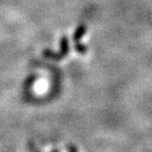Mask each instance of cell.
I'll use <instances>...</instances> for the list:
<instances>
[{"mask_svg": "<svg viewBox=\"0 0 152 152\" xmlns=\"http://www.w3.org/2000/svg\"><path fill=\"white\" fill-rule=\"evenodd\" d=\"M69 53V42H68V38L65 35H63L60 39V50L59 52L54 53L53 51H51L50 49H44V56L46 58H50V59H53L56 61H59L62 58L66 57Z\"/></svg>", "mask_w": 152, "mask_h": 152, "instance_id": "6da1fadb", "label": "cell"}, {"mask_svg": "<svg viewBox=\"0 0 152 152\" xmlns=\"http://www.w3.org/2000/svg\"><path fill=\"white\" fill-rule=\"evenodd\" d=\"M29 144H30V148H31V150L33 151V152H40L39 150H37V148L35 147V145H34L33 143H32V142H30Z\"/></svg>", "mask_w": 152, "mask_h": 152, "instance_id": "277c9868", "label": "cell"}, {"mask_svg": "<svg viewBox=\"0 0 152 152\" xmlns=\"http://www.w3.org/2000/svg\"><path fill=\"white\" fill-rule=\"evenodd\" d=\"M66 149L68 152H77V148L75 145H73V144H68L66 146Z\"/></svg>", "mask_w": 152, "mask_h": 152, "instance_id": "3957f363", "label": "cell"}, {"mask_svg": "<svg viewBox=\"0 0 152 152\" xmlns=\"http://www.w3.org/2000/svg\"><path fill=\"white\" fill-rule=\"evenodd\" d=\"M87 31V28L85 25H80L78 28H76L75 33L73 34V41L74 44H75V49L79 54L85 55L87 52V47L85 45H83V43L81 42L82 37H84Z\"/></svg>", "mask_w": 152, "mask_h": 152, "instance_id": "7a4b0ae2", "label": "cell"}, {"mask_svg": "<svg viewBox=\"0 0 152 152\" xmlns=\"http://www.w3.org/2000/svg\"><path fill=\"white\" fill-rule=\"evenodd\" d=\"M50 152H60V151L59 149H56V148H54V149H53Z\"/></svg>", "mask_w": 152, "mask_h": 152, "instance_id": "5b68a950", "label": "cell"}]
</instances>
